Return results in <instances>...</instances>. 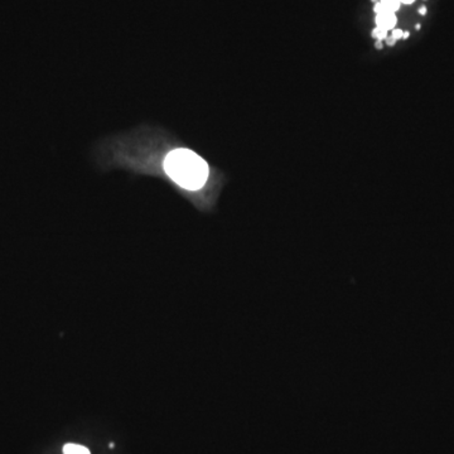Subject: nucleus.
Returning <instances> with one entry per match:
<instances>
[{"label":"nucleus","mask_w":454,"mask_h":454,"mask_svg":"<svg viewBox=\"0 0 454 454\" xmlns=\"http://www.w3.org/2000/svg\"><path fill=\"white\" fill-rule=\"evenodd\" d=\"M167 174L188 191H198L204 187L210 174L206 160L189 149H175L165 158Z\"/></svg>","instance_id":"nucleus-1"},{"label":"nucleus","mask_w":454,"mask_h":454,"mask_svg":"<svg viewBox=\"0 0 454 454\" xmlns=\"http://www.w3.org/2000/svg\"><path fill=\"white\" fill-rule=\"evenodd\" d=\"M63 454H91L90 449L85 445L67 443L63 445Z\"/></svg>","instance_id":"nucleus-3"},{"label":"nucleus","mask_w":454,"mask_h":454,"mask_svg":"<svg viewBox=\"0 0 454 454\" xmlns=\"http://www.w3.org/2000/svg\"><path fill=\"white\" fill-rule=\"evenodd\" d=\"M391 37L394 38V41H396V39H400V38H403V37H404V32L401 31V29H394V31H392V35H391Z\"/></svg>","instance_id":"nucleus-4"},{"label":"nucleus","mask_w":454,"mask_h":454,"mask_svg":"<svg viewBox=\"0 0 454 454\" xmlns=\"http://www.w3.org/2000/svg\"><path fill=\"white\" fill-rule=\"evenodd\" d=\"M376 24H377V28H381L385 32H388L390 29H394L395 24H396V16L394 13L377 14Z\"/></svg>","instance_id":"nucleus-2"}]
</instances>
